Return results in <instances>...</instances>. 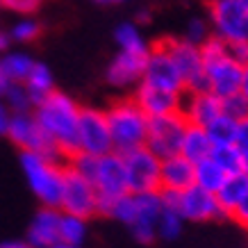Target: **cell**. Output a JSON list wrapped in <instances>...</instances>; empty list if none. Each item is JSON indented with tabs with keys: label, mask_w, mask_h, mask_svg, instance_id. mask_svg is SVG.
I'll use <instances>...</instances> for the list:
<instances>
[{
	"label": "cell",
	"mask_w": 248,
	"mask_h": 248,
	"mask_svg": "<svg viewBox=\"0 0 248 248\" xmlns=\"http://www.w3.org/2000/svg\"><path fill=\"white\" fill-rule=\"evenodd\" d=\"M241 2H246V5H248V0H241Z\"/></svg>",
	"instance_id": "cell-47"
},
{
	"label": "cell",
	"mask_w": 248,
	"mask_h": 248,
	"mask_svg": "<svg viewBox=\"0 0 248 248\" xmlns=\"http://www.w3.org/2000/svg\"><path fill=\"white\" fill-rule=\"evenodd\" d=\"M212 151H214V143H212L207 130L201 128V125H191L187 123V130H185V137H182L180 143V155L189 159V162H201V159L210 157Z\"/></svg>",
	"instance_id": "cell-21"
},
{
	"label": "cell",
	"mask_w": 248,
	"mask_h": 248,
	"mask_svg": "<svg viewBox=\"0 0 248 248\" xmlns=\"http://www.w3.org/2000/svg\"><path fill=\"white\" fill-rule=\"evenodd\" d=\"M239 93L248 100V64H244V71H241V87H239Z\"/></svg>",
	"instance_id": "cell-40"
},
{
	"label": "cell",
	"mask_w": 248,
	"mask_h": 248,
	"mask_svg": "<svg viewBox=\"0 0 248 248\" xmlns=\"http://www.w3.org/2000/svg\"><path fill=\"white\" fill-rule=\"evenodd\" d=\"M164 46H166V50L171 53L173 62L180 68L187 91L205 89V71H203L201 46L191 44L187 39H166Z\"/></svg>",
	"instance_id": "cell-15"
},
{
	"label": "cell",
	"mask_w": 248,
	"mask_h": 248,
	"mask_svg": "<svg viewBox=\"0 0 248 248\" xmlns=\"http://www.w3.org/2000/svg\"><path fill=\"white\" fill-rule=\"evenodd\" d=\"M226 178H228V173L221 169V164L212 155L194 164V185H198L205 191L217 194L218 187L226 182Z\"/></svg>",
	"instance_id": "cell-23"
},
{
	"label": "cell",
	"mask_w": 248,
	"mask_h": 248,
	"mask_svg": "<svg viewBox=\"0 0 248 248\" xmlns=\"http://www.w3.org/2000/svg\"><path fill=\"white\" fill-rule=\"evenodd\" d=\"M207 37H210V30H207V25H205L203 18H191L187 25V32H185V39L196 46H201Z\"/></svg>",
	"instance_id": "cell-34"
},
{
	"label": "cell",
	"mask_w": 248,
	"mask_h": 248,
	"mask_svg": "<svg viewBox=\"0 0 248 248\" xmlns=\"http://www.w3.org/2000/svg\"><path fill=\"white\" fill-rule=\"evenodd\" d=\"M21 169L28 180V187L46 207H60L64 173L66 169L60 164V157L44 153H21Z\"/></svg>",
	"instance_id": "cell-4"
},
{
	"label": "cell",
	"mask_w": 248,
	"mask_h": 248,
	"mask_svg": "<svg viewBox=\"0 0 248 248\" xmlns=\"http://www.w3.org/2000/svg\"><path fill=\"white\" fill-rule=\"evenodd\" d=\"M50 248H80V246H76V244H66V241H57V244L50 246Z\"/></svg>",
	"instance_id": "cell-44"
},
{
	"label": "cell",
	"mask_w": 248,
	"mask_h": 248,
	"mask_svg": "<svg viewBox=\"0 0 248 248\" xmlns=\"http://www.w3.org/2000/svg\"><path fill=\"white\" fill-rule=\"evenodd\" d=\"M141 82L157 87V89H166V91H175V93H185V80L178 64L173 62L171 53L166 50L164 41L155 48H151V53L146 57V68H143V78Z\"/></svg>",
	"instance_id": "cell-14"
},
{
	"label": "cell",
	"mask_w": 248,
	"mask_h": 248,
	"mask_svg": "<svg viewBox=\"0 0 248 248\" xmlns=\"http://www.w3.org/2000/svg\"><path fill=\"white\" fill-rule=\"evenodd\" d=\"M123 155V166H125V180H128V191L132 194H146V191H159V166L162 159L146 146L132 148Z\"/></svg>",
	"instance_id": "cell-8"
},
{
	"label": "cell",
	"mask_w": 248,
	"mask_h": 248,
	"mask_svg": "<svg viewBox=\"0 0 248 248\" xmlns=\"http://www.w3.org/2000/svg\"><path fill=\"white\" fill-rule=\"evenodd\" d=\"M230 217L239 223V226H244V228H248V194H246V198L241 201L237 207H234V212L230 214Z\"/></svg>",
	"instance_id": "cell-38"
},
{
	"label": "cell",
	"mask_w": 248,
	"mask_h": 248,
	"mask_svg": "<svg viewBox=\"0 0 248 248\" xmlns=\"http://www.w3.org/2000/svg\"><path fill=\"white\" fill-rule=\"evenodd\" d=\"M84 239H87V218L62 212V217H60V241L80 246Z\"/></svg>",
	"instance_id": "cell-28"
},
{
	"label": "cell",
	"mask_w": 248,
	"mask_h": 248,
	"mask_svg": "<svg viewBox=\"0 0 248 248\" xmlns=\"http://www.w3.org/2000/svg\"><path fill=\"white\" fill-rule=\"evenodd\" d=\"M148 53H125V50H119V55L114 57L109 68H107V80L114 87H132V84H139L143 78V68H146Z\"/></svg>",
	"instance_id": "cell-19"
},
{
	"label": "cell",
	"mask_w": 248,
	"mask_h": 248,
	"mask_svg": "<svg viewBox=\"0 0 248 248\" xmlns=\"http://www.w3.org/2000/svg\"><path fill=\"white\" fill-rule=\"evenodd\" d=\"M201 55H203L205 89L218 98L239 93L244 66L230 55L226 41H221L218 37H207L201 44Z\"/></svg>",
	"instance_id": "cell-3"
},
{
	"label": "cell",
	"mask_w": 248,
	"mask_h": 248,
	"mask_svg": "<svg viewBox=\"0 0 248 248\" xmlns=\"http://www.w3.org/2000/svg\"><path fill=\"white\" fill-rule=\"evenodd\" d=\"M0 66L9 78V82H23L34 66V60L28 53H9L0 60Z\"/></svg>",
	"instance_id": "cell-27"
},
{
	"label": "cell",
	"mask_w": 248,
	"mask_h": 248,
	"mask_svg": "<svg viewBox=\"0 0 248 248\" xmlns=\"http://www.w3.org/2000/svg\"><path fill=\"white\" fill-rule=\"evenodd\" d=\"M23 87L28 89L32 103L37 105L41 98H46L50 91H55V82H53V73H50V68L46 66V64H37V62H34L32 71L28 73V78L23 80Z\"/></svg>",
	"instance_id": "cell-24"
},
{
	"label": "cell",
	"mask_w": 248,
	"mask_h": 248,
	"mask_svg": "<svg viewBox=\"0 0 248 248\" xmlns=\"http://www.w3.org/2000/svg\"><path fill=\"white\" fill-rule=\"evenodd\" d=\"M241 173L248 175V153H244V164H241Z\"/></svg>",
	"instance_id": "cell-45"
},
{
	"label": "cell",
	"mask_w": 248,
	"mask_h": 248,
	"mask_svg": "<svg viewBox=\"0 0 248 248\" xmlns=\"http://www.w3.org/2000/svg\"><path fill=\"white\" fill-rule=\"evenodd\" d=\"M9 78L5 76V71H2V66H0V96H5V91H7V87H9Z\"/></svg>",
	"instance_id": "cell-42"
},
{
	"label": "cell",
	"mask_w": 248,
	"mask_h": 248,
	"mask_svg": "<svg viewBox=\"0 0 248 248\" xmlns=\"http://www.w3.org/2000/svg\"><path fill=\"white\" fill-rule=\"evenodd\" d=\"M98 2H123V0H98Z\"/></svg>",
	"instance_id": "cell-46"
},
{
	"label": "cell",
	"mask_w": 248,
	"mask_h": 248,
	"mask_svg": "<svg viewBox=\"0 0 248 248\" xmlns=\"http://www.w3.org/2000/svg\"><path fill=\"white\" fill-rule=\"evenodd\" d=\"M230 48V55H232L234 60L239 62L241 66L248 64V41H237V44H228Z\"/></svg>",
	"instance_id": "cell-37"
},
{
	"label": "cell",
	"mask_w": 248,
	"mask_h": 248,
	"mask_svg": "<svg viewBox=\"0 0 248 248\" xmlns=\"http://www.w3.org/2000/svg\"><path fill=\"white\" fill-rule=\"evenodd\" d=\"M164 205L173 207L185 221H210V218L223 217V212L217 203V196L212 191H205L198 185L175 191V194H164Z\"/></svg>",
	"instance_id": "cell-11"
},
{
	"label": "cell",
	"mask_w": 248,
	"mask_h": 248,
	"mask_svg": "<svg viewBox=\"0 0 248 248\" xmlns=\"http://www.w3.org/2000/svg\"><path fill=\"white\" fill-rule=\"evenodd\" d=\"M91 182H93V187L98 191V212L105 214L116 198L128 194L123 155L116 151L107 153V155H100L96 159V169H93Z\"/></svg>",
	"instance_id": "cell-6"
},
{
	"label": "cell",
	"mask_w": 248,
	"mask_h": 248,
	"mask_svg": "<svg viewBox=\"0 0 248 248\" xmlns=\"http://www.w3.org/2000/svg\"><path fill=\"white\" fill-rule=\"evenodd\" d=\"M60 207H41L28 228V244L34 248H50L60 241Z\"/></svg>",
	"instance_id": "cell-20"
},
{
	"label": "cell",
	"mask_w": 248,
	"mask_h": 248,
	"mask_svg": "<svg viewBox=\"0 0 248 248\" xmlns=\"http://www.w3.org/2000/svg\"><path fill=\"white\" fill-rule=\"evenodd\" d=\"M187 130V119L182 112L164 114V116H153L148 121V137H146V148H151L159 159L171 157L180 153V143Z\"/></svg>",
	"instance_id": "cell-10"
},
{
	"label": "cell",
	"mask_w": 248,
	"mask_h": 248,
	"mask_svg": "<svg viewBox=\"0 0 248 248\" xmlns=\"http://www.w3.org/2000/svg\"><path fill=\"white\" fill-rule=\"evenodd\" d=\"M107 123L112 132V143L116 153H128L132 148L146 146L148 137V114L132 100H119L107 109Z\"/></svg>",
	"instance_id": "cell-5"
},
{
	"label": "cell",
	"mask_w": 248,
	"mask_h": 248,
	"mask_svg": "<svg viewBox=\"0 0 248 248\" xmlns=\"http://www.w3.org/2000/svg\"><path fill=\"white\" fill-rule=\"evenodd\" d=\"M5 105L14 114V112H30V107L34 103H32L28 89L23 87V82H12L7 87V91H5Z\"/></svg>",
	"instance_id": "cell-31"
},
{
	"label": "cell",
	"mask_w": 248,
	"mask_h": 248,
	"mask_svg": "<svg viewBox=\"0 0 248 248\" xmlns=\"http://www.w3.org/2000/svg\"><path fill=\"white\" fill-rule=\"evenodd\" d=\"M246 194H248V175L246 173H234V175H228L226 182L218 187V191L214 196H217V203L221 207V212L230 217L234 207L246 198Z\"/></svg>",
	"instance_id": "cell-22"
},
{
	"label": "cell",
	"mask_w": 248,
	"mask_h": 248,
	"mask_svg": "<svg viewBox=\"0 0 248 248\" xmlns=\"http://www.w3.org/2000/svg\"><path fill=\"white\" fill-rule=\"evenodd\" d=\"M9 37L14 39V41H21V44L34 41V39L39 37V23L30 21V18H23V21H18L14 28H12V34H9Z\"/></svg>",
	"instance_id": "cell-33"
},
{
	"label": "cell",
	"mask_w": 248,
	"mask_h": 248,
	"mask_svg": "<svg viewBox=\"0 0 248 248\" xmlns=\"http://www.w3.org/2000/svg\"><path fill=\"white\" fill-rule=\"evenodd\" d=\"M7 137L23 151L28 153H44V155H53V157H62L60 151L55 148V143L50 141V137L44 132V128L39 125V121L34 119V114L30 112H14L9 119Z\"/></svg>",
	"instance_id": "cell-13"
},
{
	"label": "cell",
	"mask_w": 248,
	"mask_h": 248,
	"mask_svg": "<svg viewBox=\"0 0 248 248\" xmlns=\"http://www.w3.org/2000/svg\"><path fill=\"white\" fill-rule=\"evenodd\" d=\"M0 5H2V0H0Z\"/></svg>",
	"instance_id": "cell-48"
},
{
	"label": "cell",
	"mask_w": 248,
	"mask_h": 248,
	"mask_svg": "<svg viewBox=\"0 0 248 248\" xmlns=\"http://www.w3.org/2000/svg\"><path fill=\"white\" fill-rule=\"evenodd\" d=\"M60 210L66 214L89 218L98 212V191L89 178L73 171L71 166L64 173V187H62Z\"/></svg>",
	"instance_id": "cell-12"
},
{
	"label": "cell",
	"mask_w": 248,
	"mask_h": 248,
	"mask_svg": "<svg viewBox=\"0 0 248 248\" xmlns=\"http://www.w3.org/2000/svg\"><path fill=\"white\" fill-rule=\"evenodd\" d=\"M182 98H185V93L157 89V87H151V84H146V82H139L137 84V91H135V103L148 114V119L180 112Z\"/></svg>",
	"instance_id": "cell-16"
},
{
	"label": "cell",
	"mask_w": 248,
	"mask_h": 248,
	"mask_svg": "<svg viewBox=\"0 0 248 248\" xmlns=\"http://www.w3.org/2000/svg\"><path fill=\"white\" fill-rule=\"evenodd\" d=\"M162 210H164L162 191H146V194L128 191L121 198H116L105 214H109L121 223H125L132 230L137 241L151 244L157 237V218L162 214Z\"/></svg>",
	"instance_id": "cell-2"
},
{
	"label": "cell",
	"mask_w": 248,
	"mask_h": 248,
	"mask_svg": "<svg viewBox=\"0 0 248 248\" xmlns=\"http://www.w3.org/2000/svg\"><path fill=\"white\" fill-rule=\"evenodd\" d=\"M214 37L226 44L248 41V5L241 0H210Z\"/></svg>",
	"instance_id": "cell-7"
},
{
	"label": "cell",
	"mask_w": 248,
	"mask_h": 248,
	"mask_svg": "<svg viewBox=\"0 0 248 248\" xmlns=\"http://www.w3.org/2000/svg\"><path fill=\"white\" fill-rule=\"evenodd\" d=\"M212 157L217 159L221 169L228 173V175H234V173H241V164H244V153L234 146V143H226V146H214L212 151Z\"/></svg>",
	"instance_id": "cell-29"
},
{
	"label": "cell",
	"mask_w": 248,
	"mask_h": 248,
	"mask_svg": "<svg viewBox=\"0 0 248 248\" xmlns=\"http://www.w3.org/2000/svg\"><path fill=\"white\" fill-rule=\"evenodd\" d=\"M237 123H239L237 119H232V116H228V114L221 112L212 123L205 125V130H207V135H210L214 146H226V143H234Z\"/></svg>",
	"instance_id": "cell-25"
},
{
	"label": "cell",
	"mask_w": 248,
	"mask_h": 248,
	"mask_svg": "<svg viewBox=\"0 0 248 248\" xmlns=\"http://www.w3.org/2000/svg\"><path fill=\"white\" fill-rule=\"evenodd\" d=\"M80 109L71 96L62 91H50L34 105V119L44 132L50 137L60 155H76L78 153V123H80Z\"/></svg>",
	"instance_id": "cell-1"
},
{
	"label": "cell",
	"mask_w": 248,
	"mask_h": 248,
	"mask_svg": "<svg viewBox=\"0 0 248 248\" xmlns=\"http://www.w3.org/2000/svg\"><path fill=\"white\" fill-rule=\"evenodd\" d=\"M234 146L239 148L241 153H248V116L237 123V137H234Z\"/></svg>",
	"instance_id": "cell-36"
},
{
	"label": "cell",
	"mask_w": 248,
	"mask_h": 248,
	"mask_svg": "<svg viewBox=\"0 0 248 248\" xmlns=\"http://www.w3.org/2000/svg\"><path fill=\"white\" fill-rule=\"evenodd\" d=\"M0 248H34V246H30L28 241H5V244H0Z\"/></svg>",
	"instance_id": "cell-41"
},
{
	"label": "cell",
	"mask_w": 248,
	"mask_h": 248,
	"mask_svg": "<svg viewBox=\"0 0 248 248\" xmlns=\"http://www.w3.org/2000/svg\"><path fill=\"white\" fill-rule=\"evenodd\" d=\"M194 185V162H189L185 155H171L162 159L159 166V191L175 194Z\"/></svg>",
	"instance_id": "cell-18"
},
{
	"label": "cell",
	"mask_w": 248,
	"mask_h": 248,
	"mask_svg": "<svg viewBox=\"0 0 248 248\" xmlns=\"http://www.w3.org/2000/svg\"><path fill=\"white\" fill-rule=\"evenodd\" d=\"M114 37H116L119 48L125 50V53H148L151 50L135 23H121L116 32H114Z\"/></svg>",
	"instance_id": "cell-26"
},
{
	"label": "cell",
	"mask_w": 248,
	"mask_h": 248,
	"mask_svg": "<svg viewBox=\"0 0 248 248\" xmlns=\"http://www.w3.org/2000/svg\"><path fill=\"white\" fill-rule=\"evenodd\" d=\"M7 46H9V37L5 34V32H0V53H2Z\"/></svg>",
	"instance_id": "cell-43"
},
{
	"label": "cell",
	"mask_w": 248,
	"mask_h": 248,
	"mask_svg": "<svg viewBox=\"0 0 248 248\" xmlns=\"http://www.w3.org/2000/svg\"><path fill=\"white\" fill-rule=\"evenodd\" d=\"M114 151L112 132L107 123V114L103 109L84 107L80 109V123H78V153H87L93 157L107 155Z\"/></svg>",
	"instance_id": "cell-9"
},
{
	"label": "cell",
	"mask_w": 248,
	"mask_h": 248,
	"mask_svg": "<svg viewBox=\"0 0 248 248\" xmlns=\"http://www.w3.org/2000/svg\"><path fill=\"white\" fill-rule=\"evenodd\" d=\"M180 112H182V116L187 119V123L205 128V125L212 123L223 109H221V98L214 96V93L207 89H198V91H189V96L182 98Z\"/></svg>",
	"instance_id": "cell-17"
},
{
	"label": "cell",
	"mask_w": 248,
	"mask_h": 248,
	"mask_svg": "<svg viewBox=\"0 0 248 248\" xmlns=\"http://www.w3.org/2000/svg\"><path fill=\"white\" fill-rule=\"evenodd\" d=\"M221 109L228 116L241 121L244 116H248V100L241 93H232V96H228V98H221Z\"/></svg>",
	"instance_id": "cell-32"
},
{
	"label": "cell",
	"mask_w": 248,
	"mask_h": 248,
	"mask_svg": "<svg viewBox=\"0 0 248 248\" xmlns=\"http://www.w3.org/2000/svg\"><path fill=\"white\" fill-rule=\"evenodd\" d=\"M182 223H185V218L173 210V207L164 205V210H162V214H159V218H157V237L169 239V241L178 239L182 232Z\"/></svg>",
	"instance_id": "cell-30"
},
{
	"label": "cell",
	"mask_w": 248,
	"mask_h": 248,
	"mask_svg": "<svg viewBox=\"0 0 248 248\" xmlns=\"http://www.w3.org/2000/svg\"><path fill=\"white\" fill-rule=\"evenodd\" d=\"M2 5H5V7H9L12 12L28 14V12H34V9L41 5V0H2Z\"/></svg>",
	"instance_id": "cell-35"
},
{
	"label": "cell",
	"mask_w": 248,
	"mask_h": 248,
	"mask_svg": "<svg viewBox=\"0 0 248 248\" xmlns=\"http://www.w3.org/2000/svg\"><path fill=\"white\" fill-rule=\"evenodd\" d=\"M9 119H12V109H9V107L0 100V135H7Z\"/></svg>",
	"instance_id": "cell-39"
}]
</instances>
